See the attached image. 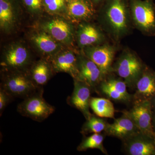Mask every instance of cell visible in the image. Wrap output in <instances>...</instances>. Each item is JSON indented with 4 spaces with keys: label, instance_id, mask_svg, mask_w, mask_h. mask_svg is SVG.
I'll return each instance as SVG.
<instances>
[{
    "label": "cell",
    "instance_id": "6da1fadb",
    "mask_svg": "<svg viewBox=\"0 0 155 155\" xmlns=\"http://www.w3.org/2000/svg\"><path fill=\"white\" fill-rule=\"evenodd\" d=\"M99 18L103 27L115 41H119L130 32L132 23L125 0H109Z\"/></svg>",
    "mask_w": 155,
    "mask_h": 155
},
{
    "label": "cell",
    "instance_id": "7a4b0ae2",
    "mask_svg": "<svg viewBox=\"0 0 155 155\" xmlns=\"http://www.w3.org/2000/svg\"><path fill=\"white\" fill-rule=\"evenodd\" d=\"M1 87L14 98L18 97L23 99L41 88L34 83L27 70L12 69H5Z\"/></svg>",
    "mask_w": 155,
    "mask_h": 155
},
{
    "label": "cell",
    "instance_id": "3957f363",
    "mask_svg": "<svg viewBox=\"0 0 155 155\" xmlns=\"http://www.w3.org/2000/svg\"><path fill=\"white\" fill-rule=\"evenodd\" d=\"M130 14L134 25L147 36H155V6L152 0H132Z\"/></svg>",
    "mask_w": 155,
    "mask_h": 155
},
{
    "label": "cell",
    "instance_id": "277c9868",
    "mask_svg": "<svg viewBox=\"0 0 155 155\" xmlns=\"http://www.w3.org/2000/svg\"><path fill=\"white\" fill-rule=\"evenodd\" d=\"M145 65L135 53L125 49L117 59L114 70L129 87H135Z\"/></svg>",
    "mask_w": 155,
    "mask_h": 155
},
{
    "label": "cell",
    "instance_id": "5b68a950",
    "mask_svg": "<svg viewBox=\"0 0 155 155\" xmlns=\"http://www.w3.org/2000/svg\"><path fill=\"white\" fill-rule=\"evenodd\" d=\"M43 87L25 98L17 106V110L22 116L41 122L54 112L55 108L45 100Z\"/></svg>",
    "mask_w": 155,
    "mask_h": 155
},
{
    "label": "cell",
    "instance_id": "8992f818",
    "mask_svg": "<svg viewBox=\"0 0 155 155\" xmlns=\"http://www.w3.org/2000/svg\"><path fill=\"white\" fill-rule=\"evenodd\" d=\"M123 113L132 119L141 133L155 139L153 124V110L150 101H135L130 111Z\"/></svg>",
    "mask_w": 155,
    "mask_h": 155
},
{
    "label": "cell",
    "instance_id": "52a82bcc",
    "mask_svg": "<svg viewBox=\"0 0 155 155\" xmlns=\"http://www.w3.org/2000/svg\"><path fill=\"white\" fill-rule=\"evenodd\" d=\"M81 51L97 66L104 78L112 71V63L116 51L115 47L104 43L84 48Z\"/></svg>",
    "mask_w": 155,
    "mask_h": 155
},
{
    "label": "cell",
    "instance_id": "ba28073f",
    "mask_svg": "<svg viewBox=\"0 0 155 155\" xmlns=\"http://www.w3.org/2000/svg\"><path fill=\"white\" fill-rule=\"evenodd\" d=\"M1 65L5 69L26 71L31 65L30 53L22 44L11 45L3 54Z\"/></svg>",
    "mask_w": 155,
    "mask_h": 155
},
{
    "label": "cell",
    "instance_id": "9c48e42d",
    "mask_svg": "<svg viewBox=\"0 0 155 155\" xmlns=\"http://www.w3.org/2000/svg\"><path fill=\"white\" fill-rule=\"evenodd\" d=\"M41 27L63 45L70 46L73 43L75 35L74 28L65 19L55 17L43 22Z\"/></svg>",
    "mask_w": 155,
    "mask_h": 155
},
{
    "label": "cell",
    "instance_id": "30bf717a",
    "mask_svg": "<svg viewBox=\"0 0 155 155\" xmlns=\"http://www.w3.org/2000/svg\"><path fill=\"white\" fill-rule=\"evenodd\" d=\"M91 87L84 81L74 79V89L67 99L69 105L80 111L86 119L92 115L90 111Z\"/></svg>",
    "mask_w": 155,
    "mask_h": 155
},
{
    "label": "cell",
    "instance_id": "8fae6325",
    "mask_svg": "<svg viewBox=\"0 0 155 155\" xmlns=\"http://www.w3.org/2000/svg\"><path fill=\"white\" fill-rule=\"evenodd\" d=\"M78 46L81 49L88 47L102 44L106 41V37L102 30L96 25L82 22L79 24L75 32Z\"/></svg>",
    "mask_w": 155,
    "mask_h": 155
},
{
    "label": "cell",
    "instance_id": "7c38bea8",
    "mask_svg": "<svg viewBox=\"0 0 155 155\" xmlns=\"http://www.w3.org/2000/svg\"><path fill=\"white\" fill-rule=\"evenodd\" d=\"M78 74L75 79L84 81L91 88H95L104 78L102 73L94 62L83 53L77 55Z\"/></svg>",
    "mask_w": 155,
    "mask_h": 155
},
{
    "label": "cell",
    "instance_id": "4fadbf2b",
    "mask_svg": "<svg viewBox=\"0 0 155 155\" xmlns=\"http://www.w3.org/2000/svg\"><path fill=\"white\" fill-rule=\"evenodd\" d=\"M77 55L72 50H62L48 61L54 72L68 73L75 79L78 74Z\"/></svg>",
    "mask_w": 155,
    "mask_h": 155
},
{
    "label": "cell",
    "instance_id": "5bb4252c",
    "mask_svg": "<svg viewBox=\"0 0 155 155\" xmlns=\"http://www.w3.org/2000/svg\"><path fill=\"white\" fill-rule=\"evenodd\" d=\"M30 38L34 45L41 54L48 58V61L63 50L64 45L42 29L33 32Z\"/></svg>",
    "mask_w": 155,
    "mask_h": 155
},
{
    "label": "cell",
    "instance_id": "9a60e30c",
    "mask_svg": "<svg viewBox=\"0 0 155 155\" xmlns=\"http://www.w3.org/2000/svg\"><path fill=\"white\" fill-rule=\"evenodd\" d=\"M126 152L130 155H155V139L141 132L124 140Z\"/></svg>",
    "mask_w": 155,
    "mask_h": 155
},
{
    "label": "cell",
    "instance_id": "2e32d148",
    "mask_svg": "<svg viewBox=\"0 0 155 155\" xmlns=\"http://www.w3.org/2000/svg\"><path fill=\"white\" fill-rule=\"evenodd\" d=\"M105 132L107 135L115 137L123 141L140 132L132 119L124 113L122 117L115 119L114 123H108Z\"/></svg>",
    "mask_w": 155,
    "mask_h": 155
},
{
    "label": "cell",
    "instance_id": "e0dca14e",
    "mask_svg": "<svg viewBox=\"0 0 155 155\" xmlns=\"http://www.w3.org/2000/svg\"><path fill=\"white\" fill-rule=\"evenodd\" d=\"M135 87V101H150L155 95V71L145 65Z\"/></svg>",
    "mask_w": 155,
    "mask_h": 155
},
{
    "label": "cell",
    "instance_id": "ac0fdd59",
    "mask_svg": "<svg viewBox=\"0 0 155 155\" xmlns=\"http://www.w3.org/2000/svg\"><path fill=\"white\" fill-rule=\"evenodd\" d=\"M67 2V15L73 20L87 22L95 15L94 8L88 0H69Z\"/></svg>",
    "mask_w": 155,
    "mask_h": 155
},
{
    "label": "cell",
    "instance_id": "d6986e66",
    "mask_svg": "<svg viewBox=\"0 0 155 155\" xmlns=\"http://www.w3.org/2000/svg\"><path fill=\"white\" fill-rule=\"evenodd\" d=\"M27 71L34 83L39 88L47 84L54 72L50 61L47 59L35 62Z\"/></svg>",
    "mask_w": 155,
    "mask_h": 155
},
{
    "label": "cell",
    "instance_id": "ffe728a7",
    "mask_svg": "<svg viewBox=\"0 0 155 155\" xmlns=\"http://www.w3.org/2000/svg\"><path fill=\"white\" fill-rule=\"evenodd\" d=\"M17 11L12 0H0V27L6 33L12 32L17 21Z\"/></svg>",
    "mask_w": 155,
    "mask_h": 155
},
{
    "label": "cell",
    "instance_id": "44dd1931",
    "mask_svg": "<svg viewBox=\"0 0 155 155\" xmlns=\"http://www.w3.org/2000/svg\"><path fill=\"white\" fill-rule=\"evenodd\" d=\"M90 108L95 114L101 118H114L115 109L110 100L101 97H91Z\"/></svg>",
    "mask_w": 155,
    "mask_h": 155
},
{
    "label": "cell",
    "instance_id": "7402d4cb",
    "mask_svg": "<svg viewBox=\"0 0 155 155\" xmlns=\"http://www.w3.org/2000/svg\"><path fill=\"white\" fill-rule=\"evenodd\" d=\"M104 136L101 133H94L90 136L84 137L77 147L78 151H84L90 149H97L107 154V152L103 145Z\"/></svg>",
    "mask_w": 155,
    "mask_h": 155
},
{
    "label": "cell",
    "instance_id": "603a6c76",
    "mask_svg": "<svg viewBox=\"0 0 155 155\" xmlns=\"http://www.w3.org/2000/svg\"><path fill=\"white\" fill-rule=\"evenodd\" d=\"M92 115L81 127V133L84 135L90 133H101L105 130L107 123L101 117Z\"/></svg>",
    "mask_w": 155,
    "mask_h": 155
},
{
    "label": "cell",
    "instance_id": "cb8c5ba5",
    "mask_svg": "<svg viewBox=\"0 0 155 155\" xmlns=\"http://www.w3.org/2000/svg\"><path fill=\"white\" fill-rule=\"evenodd\" d=\"M45 10L51 15L67 14L66 0H43Z\"/></svg>",
    "mask_w": 155,
    "mask_h": 155
},
{
    "label": "cell",
    "instance_id": "d4e9b609",
    "mask_svg": "<svg viewBox=\"0 0 155 155\" xmlns=\"http://www.w3.org/2000/svg\"><path fill=\"white\" fill-rule=\"evenodd\" d=\"M104 80L106 81V83L113 87L116 91L122 94L127 101L130 100V94L127 92V84L124 80L113 77L107 78L106 80L104 78Z\"/></svg>",
    "mask_w": 155,
    "mask_h": 155
},
{
    "label": "cell",
    "instance_id": "484cf974",
    "mask_svg": "<svg viewBox=\"0 0 155 155\" xmlns=\"http://www.w3.org/2000/svg\"><path fill=\"white\" fill-rule=\"evenodd\" d=\"M22 2L25 8L31 15H39L45 9L43 0H22Z\"/></svg>",
    "mask_w": 155,
    "mask_h": 155
},
{
    "label": "cell",
    "instance_id": "4316f807",
    "mask_svg": "<svg viewBox=\"0 0 155 155\" xmlns=\"http://www.w3.org/2000/svg\"><path fill=\"white\" fill-rule=\"evenodd\" d=\"M100 84L101 91L106 94L108 97L115 101H127V100L125 97L110 86L104 79L101 81Z\"/></svg>",
    "mask_w": 155,
    "mask_h": 155
},
{
    "label": "cell",
    "instance_id": "83f0119b",
    "mask_svg": "<svg viewBox=\"0 0 155 155\" xmlns=\"http://www.w3.org/2000/svg\"><path fill=\"white\" fill-rule=\"evenodd\" d=\"M14 98L2 87H0V115L2 116L6 107Z\"/></svg>",
    "mask_w": 155,
    "mask_h": 155
},
{
    "label": "cell",
    "instance_id": "f1b7e54d",
    "mask_svg": "<svg viewBox=\"0 0 155 155\" xmlns=\"http://www.w3.org/2000/svg\"><path fill=\"white\" fill-rule=\"evenodd\" d=\"M153 111H155V95L150 100Z\"/></svg>",
    "mask_w": 155,
    "mask_h": 155
},
{
    "label": "cell",
    "instance_id": "f546056e",
    "mask_svg": "<svg viewBox=\"0 0 155 155\" xmlns=\"http://www.w3.org/2000/svg\"><path fill=\"white\" fill-rule=\"evenodd\" d=\"M153 124L155 131V111H153Z\"/></svg>",
    "mask_w": 155,
    "mask_h": 155
},
{
    "label": "cell",
    "instance_id": "4dcf8cb0",
    "mask_svg": "<svg viewBox=\"0 0 155 155\" xmlns=\"http://www.w3.org/2000/svg\"><path fill=\"white\" fill-rule=\"evenodd\" d=\"M91 1L94 4H97L101 2L104 0H91Z\"/></svg>",
    "mask_w": 155,
    "mask_h": 155
},
{
    "label": "cell",
    "instance_id": "1f68e13d",
    "mask_svg": "<svg viewBox=\"0 0 155 155\" xmlns=\"http://www.w3.org/2000/svg\"><path fill=\"white\" fill-rule=\"evenodd\" d=\"M69 1V0H66V1H67H67Z\"/></svg>",
    "mask_w": 155,
    "mask_h": 155
}]
</instances>
